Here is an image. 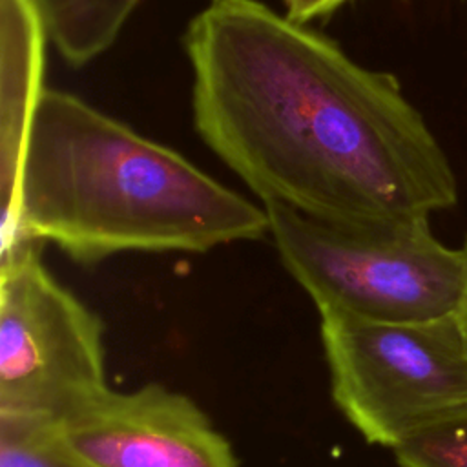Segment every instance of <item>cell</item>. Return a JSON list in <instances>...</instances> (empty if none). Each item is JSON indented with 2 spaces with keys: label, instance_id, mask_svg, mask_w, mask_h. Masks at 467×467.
<instances>
[{
  "label": "cell",
  "instance_id": "cell-1",
  "mask_svg": "<svg viewBox=\"0 0 467 467\" xmlns=\"http://www.w3.org/2000/svg\"><path fill=\"white\" fill-rule=\"evenodd\" d=\"M182 46L197 135L263 204L332 221L431 217L458 181L398 78L259 0H208Z\"/></svg>",
  "mask_w": 467,
  "mask_h": 467
},
{
  "label": "cell",
  "instance_id": "cell-2",
  "mask_svg": "<svg viewBox=\"0 0 467 467\" xmlns=\"http://www.w3.org/2000/svg\"><path fill=\"white\" fill-rule=\"evenodd\" d=\"M265 206L77 95L46 89L2 254L55 244L80 265L126 252L204 254L268 235Z\"/></svg>",
  "mask_w": 467,
  "mask_h": 467
},
{
  "label": "cell",
  "instance_id": "cell-3",
  "mask_svg": "<svg viewBox=\"0 0 467 467\" xmlns=\"http://www.w3.org/2000/svg\"><path fill=\"white\" fill-rule=\"evenodd\" d=\"M275 252L317 312L421 321L458 312L467 248L445 246L429 217L332 221L263 204Z\"/></svg>",
  "mask_w": 467,
  "mask_h": 467
},
{
  "label": "cell",
  "instance_id": "cell-4",
  "mask_svg": "<svg viewBox=\"0 0 467 467\" xmlns=\"http://www.w3.org/2000/svg\"><path fill=\"white\" fill-rule=\"evenodd\" d=\"M332 400L372 445L394 449L467 416V334L458 312L372 321L319 312Z\"/></svg>",
  "mask_w": 467,
  "mask_h": 467
},
{
  "label": "cell",
  "instance_id": "cell-5",
  "mask_svg": "<svg viewBox=\"0 0 467 467\" xmlns=\"http://www.w3.org/2000/svg\"><path fill=\"white\" fill-rule=\"evenodd\" d=\"M40 252L0 255V414L58 421L109 389L104 325Z\"/></svg>",
  "mask_w": 467,
  "mask_h": 467
},
{
  "label": "cell",
  "instance_id": "cell-6",
  "mask_svg": "<svg viewBox=\"0 0 467 467\" xmlns=\"http://www.w3.org/2000/svg\"><path fill=\"white\" fill-rule=\"evenodd\" d=\"M55 427L78 467H239L232 443L199 405L157 383L108 389Z\"/></svg>",
  "mask_w": 467,
  "mask_h": 467
},
{
  "label": "cell",
  "instance_id": "cell-7",
  "mask_svg": "<svg viewBox=\"0 0 467 467\" xmlns=\"http://www.w3.org/2000/svg\"><path fill=\"white\" fill-rule=\"evenodd\" d=\"M47 29L35 0H0V195L2 221L16 204L31 128L46 93Z\"/></svg>",
  "mask_w": 467,
  "mask_h": 467
},
{
  "label": "cell",
  "instance_id": "cell-8",
  "mask_svg": "<svg viewBox=\"0 0 467 467\" xmlns=\"http://www.w3.org/2000/svg\"><path fill=\"white\" fill-rule=\"evenodd\" d=\"M142 0H35L66 64L82 67L106 53Z\"/></svg>",
  "mask_w": 467,
  "mask_h": 467
},
{
  "label": "cell",
  "instance_id": "cell-9",
  "mask_svg": "<svg viewBox=\"0 0 467 467\" xmlns=\"http://www.w3.org/2000/svg\"><path fill=\"white\" fill-rule=\"evenodd\" d=\"M57 421L0 414V467H78L57 436Z\"/></svg>",
  "mask_w": 467,
  "mask_h": 467
},
{
  "label": "cell",
  "instance_id": "cell-10",
  "mask_svg": "<svg viewBox=\"0 0 467 467\" xmlns=\"http://www.w3.org/2000/svg\"><path fill=\"white\" fill-rule=\"evenodd\" d=\"M392 454L398 467H467V416L405 440Z\"/></svg>",
  "mask_w": 467,
  "mask_h": 467
},
{
  "label": "cell",
  "instance_id": "cell-11",
  "mask_svg": "<svg viewBox=\"0 0 467 467\" xmlns=\"http://www.w3.org/2000/svg\"><path fill=\"white\" fill-rule=\"evenodd\" d=\"M285 15L297 24H310L314 20L328 18L348 0H281Z\"/></svg>",
  "mask_w": 467,
  "mask_h": 467
},
{
  "label": "cell",
  "instance_id": "cell-12",
  "mask_svg": "<svg viewBox=\"0 0 467 467\" xmlns=\"http://www.w3.org/2000/svg\"><path fill=\"white\" fill-rule=\"evenodd\" d=\"M463 246L467 248V239H465V244H463ZM458 314H460V319H462L463 328H465V334H467V290H465L463 301H462V305H460V308H458Z\"/></svg>",
  "mask_w": 467,
  "mask_h": 467
}]
</instances>
